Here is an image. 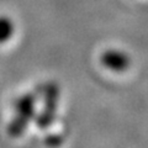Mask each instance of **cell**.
<instances>
[{
	"instance_id": "obj_2",
	"label": "cell",
	"mask_w": 148,
	"mask_h": 148,
	"mask_svg": "<svg viewBox=\"0 0 148 148\" xmlns=\"http://www.w3.org/2000/svg\"><path fill=\"white\" fill-rule=\"evenodd\" d=\"M12 32L11 22H9L6 18H0V41H5L9 35Z\"/></svg>"
},
{
	"instance_id": "obj_1",
	"label": "cell",
	"mask_w": 148,
	"mask_h": 148,
	"mask_svg": "<svg viewBox=\"0 0 148 148\" xmlns=\"http://www.w3.org/2000/svg\"><path fill=\"white\" fill-rule=\"evenodd\" d=\"M103 62L106 67L119 72L125 71L130 66V58L122 52H108L103 57Z\"/></svg>"
}]
</instances>
